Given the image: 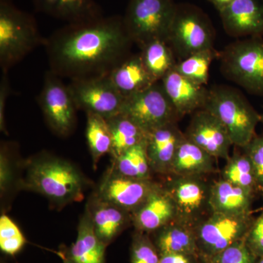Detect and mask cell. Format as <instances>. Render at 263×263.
<instances>
[{
  "instance_id": "obj_1",
  "label": "cell",
  "mask_w": 263,
  "mask_h": 263,
  "mask_svg": "<svg viewBox=\"0 0 263 263\" xmlns=\"http://www.w3.org/2000/svg\"><path fill=\"white\" fill-rule=\"evenodd\" d=\"M133 44L122 15H116L67 24L46 38L44 47L50 70L72 81L110 75Z\"/></svg>"
},
{
  "instance_id": "obj_2",
  "label": "cell",
  "mask_w": 263,
  "mask_h": 263,
  "mask_svg": "<svg viewBox=\"0 0 263 263\" xmlns=\"http://www.w3.org/2000/svg\"><path fill=\"white\" fill-rule=\"evenodd\" d=\"M26 188L42 194L59 205L80 201L84 197V176L68 161L43 155L29 162Z\"/></svg>"
},
{
  "instance_id": "obj_3",
  "label": "cell",
  "mask_w": 263,
  "mask_h": 263,
  "mask_svg": "<svg viewBox=\"0 0 263 263\" xmlns=\"http://www.w3.org/2000/svg\"><path fill=\"white\" fill-rule=\"evenodd\" d=\"M46 38L30 13L19 9L12 0H0V67L3 72L24 60Z\"/></svg>"
},
{
  "instance_id": "obj_4",
  "label": "cell",
  "mask_w": 263,
  "mask_h": 263,
  "mask_svg": "<svg viewBox=\"0 0 263 263\" xmlns=\"http://www.w3.org/2000/svg\"><path fill=\"white\" fill-rule=\"evenodd\" d=\"M203 109L209 110L226 127L233 146L245 148L256 136L255 129L261 122L257 113L243 93L228 85L209 88Z\"/></svg>"
},
{
  "instance_id": "obj_5",
  "label": "cell",
  "mask_w": 263,
  "mask_h": 263,
  "mask_svg": "<svg viewBox=\"0 0 263 263\" xmlns=\"http://www.w3.org/2000/svg\"><path fill=\"white\" fill-rule=\"evenodd\" d=\"M218 59L226 79L249 94L263 98V38H241L230 43Z\"/></svg>"
},
{
  "instance_id": "obj_6",
  "label": "cell",
  "mask_w": 263,
  "mask_h": 263,
  "mask_svg": "<svg viewBox=\"0 0 263 263\" xmlns=\"http://www.w3.org/2000/svg\"><path fill=\"white\" fill-rule=\"evenodd\" d=\"M216 32L209 15L197 6L177 4L167 42L178 61L214 48Z\"/></svg>"
},
{
  "instance_id": "obj_7",
  "label": "cell",
  "mask_w": 263,
  "mask_h": 263,
  "mask_svg": "<svg viewBox=\"0 0 263 263\" xmlns=\"http://www.w3.org/2000/svg\"><path fill=\"white\" fill-rule=\"evenodd\" d=\"M209 176L167 175L162 181L176 205V220L194 230L214 214L211 197L214 180Z\"/></svg>"
},
{
  "instance_id": "obj_8",
  "label": "cell",
  "mask_w": 263,
  "mask_h": 263,
  "mask_svg": "<svg viewBox=\"0 0 263 263\" xmlns=\"http://www.w3.org/2000/svg\"><path fill=\"white\" fill-rule=\"evenodd\" d=\"M176 6L174 0H129L123 22L134 44L167 41Z\"/></svg>"
},
{
  "instance_id": "obj_9",
  "label": "cell",
  "mask_w": 263,
  "mask_h": 263,
  "mask_svg": "<svg viewBox=\"0 0 263 263\" xmlns=\"http://www.w3.org/2000/svg\"><path fill=\"white\" fill-rule=\"evenodd\" d=\"M254 217L214 213L195 228L199 255L212 259L238 240L245 239Z\"/></svg>"
},
{
  "instance_id": "obj_10",
  "label": "cell",
  "mask_w": 263,
  "mask_h": 263,
  "mask_svg": "<svg viewBox=\"0 0 263 263\" xmlns=\"http://www.w3.org/2000/svg\"><path fill=\"white\" fill-rule=\"evenodd\" d=\"M121 113L130 118L146 133L180 120L161 81L126 98Z\"/></svg>"
},
{
  "instance_id": "obj_11",
  "label": "cell",
  "mask_w": 263,
  "mask_h": 263,
  "mask_svg": "<svg viewBox=\"0 0 263 263\" xmlns=\"http://www.w3.org/2000/svg\"><path fill=\"white\" fill-rule=\"evenodd\" d=\"M61 79L50 70L45 73L38 103L51 130L66 137L75 129L76 112L79 110L68 86Z\"/></svg>"
},
{
  "instance_id": "obj_12",
  "label": "cell",
  "mask_w": 263,
  "mask_h": 263,
  "mask_svg": "<svg viewBox=\"0 0 263 263\" xmlns=\"http://www.w3.org/2000/svg\"><path fill=\"white\" fill-rule=\"evenodd\" d=\"M78 110L108 119L120 114L125 98L109 76L78 79L67 85Z\"/></svg>"
},
{
  "instance_id": "obj_13",
  "label": "cell",
  "mask_w": 263,
  "mask_h": 263,
  "mask_svg": "<svg viewBox=\"0 0 263 263\" xmlns=\"http://www.w3.org/2000/svg\"><path fill=\"white\" fill-rule=\"evenodd\" d=\"M159 183L153 179L127 177L112 167L100 183L96 196L132 214L146 201Z\"/></svg>"
},
{
  "instance_id": "obj_14",
  "label": "cell",
  "mask_w": 263,
  "mask_h": 263,
  "mask_svg": "<svg viewBox=\"0 0 263 263\" xmlns=\"http://www.w3.org/2000/svg\"><path fill=\"white\" fill-rule=\"evenodd\" d=\"M193 114L185 137L216 159L228 160L233 144L224 125L205 109Z\"/></svg>"
},
{
  "instance_id": "obj_15",
  "label": "cell",
  "mask_w": 263,
  "mask_h": 263,
  "mask_svg": "<svg viewBox=\"0 0 263 263\" xmlns=\"http://www.w3.org/2000/svg\"><path fill=\"white\" fill-rule=\"evenodd\" d=\"M219 15L230 37H263V0H234Z\"/></svg>"
},
{
  "instance_id": "obj_16",
  "label": "cell",
  "mask_w": 263,
  "mask_h": 263,
  "mask_svg": "<svg viewBox=\"0 0 263 263\" xmlns=\"http://www.w3.org/2000/svg\"><path fill=\"white\" fill-rule=\"evenodd\" d=\"M176 215L174 200L160 182L146 201L132 214V224L137 231L149 235L176 220Z\"/></svg>"
},
{
  "instance_id": "obj_17",
  "label": "cell",
  "mask_w": 263,
  "mask_h": 263,
  "mask_svg": "<svg viewBox=\"0 0 263 263\" xmlns=\"http://www.w3.org/2000/svg\"><path fill=\"white\" fill-rule=\"evenodd\" d=\"M184 138V133L180 129L178 122L148 132L147 154L154 173L163 176L170 174L176 151Z\"/></svg>"
},
{
  "instance_id": "obj_18",
  "label": "cell",
  "mask_w": 263,
  "mask_h": 263,
  "mask_svg": "<svg viewBox=\"0 0 263 263\" xmlns=\"http://www.w3.org/2000/svg\"><path fill=\"white\" fill-rule=\"evenodd\" d=\"M180 119L203 109L209 88L181 76L175 69L160 81Z\"/></svg>"
},
{
  "instance_id": "obj_19",
  "label": "cell",
  "mask_w": 263,
  "mask_h": 263,
  "mask_svg": "<svg viewBox=\"0 0 263 263\" xmlns=\"http://www.w3.org/2000/svg\"><path fill=\"white\" fill-rule=\"evenodd\" d=\"M86 209L95 231L101 241L108 246L132 224V214L121 208L95 196Z\"/></svg>"
},
{
  "instance_id": "obj_20",
  "label": "cell",
  "mask_w": 263,
  "mask_h": 263,
  "mask_svg": "<svg viewBox=\"0 0 263 263\" xmlns=\"http://www.w3.org/2000/svg\"><path fill=\"white\" fill-rule=\"evenodd\" d=\"M40 13L65 21L67 24L89 22L103 16L95 0H30Z\"/></svg>"
},
{
  "instance_id": "obj_21",
  "label": "cell",
  "mask_w": 263,
  "mask_h": 263,
  "mask_svg": "<svg viewBox=\"0 0 263 263\" xmlns=\"http://www.w3.org/2000/svg\"><path fill=\"white\" fill-rule=\"evenodd\" d=\"M257 194L221 179L214 180L211 202L214 213L228 215L252 214V204Z\"/></svg>"
},
{
  "instance_id": "obj_22",
  "label": "cell",
  "mask_w": 263,
  "mask_h": 263,
  "mask_svg": "<svg viewBox=\"0 0 263 263\" xmlns=\"http://www.w3.org/2000/svg\"><path fill=\"white\" fill-rule=\"evenodd\" d=\"M108 76L124 98L148 89L157 83L146 70L140 53H131Z\"/></svg>"
},
{
  "instance_id": "obj_23",
  "label": "cell",
  "mask_w": 263,
  "mask_h": 263,
  "mask_svg": "<svg viewBox=\"0 0 263 263\" xmlns=\"http://www.w3.org/2000/svg\"><path fill=\"white\" fill-rule=\"evenodd\" d=\"M149 235L160 255L171 253L199 255L195 230L177 220L171 221Z\"/></svg>"
},
{
  "instance_id": "obj_24",
  "label": "cell",
  "mask_w": 263,
  "mask_h": 263,
  "mask_svg": "<svg viewBox=\"0 0 263 263\" xmlns=\"http://www.w3.org/2000/svg\"><path fill=\"white\" fill-rule=\"evenodd\" d=\"M215 157L185 137L176 151L169 175L186 176L217 172Z\"/></svg>"
},
{
  "instance_id": "obj_25",
  "label": "cell",
  "mask_w": 263,
  "mask_h": 263,
  "mask_svg": "<svg viewBox=\"0 0 263 263\" xmlns=\"http://www.w3.org/2000/svg\"><path fill=\"white\" fill-rule=\"evenodd\" d=\"M106 247L95 233L91 216L86 209L79 223L76 242L66 254L76 263H105Z\"/></svg>"
},
{
  "instance_id": "obj_26",
  "label": "cell",
  "mask_w": 263,
  "mask_h": 263,
  "mask_svg": "<svg viewBox=\"0 0 263 263\" xmlns=\"http://www.w3.org/2000/svg\"><path fill=\"white\" fill-rule=\"evenodd\" d=\"M107 121L111 134L110 154L114 160L126 151L146 141L148 133L124 114H117Z\"/></svg>"
},
{
  "instance_id": "obj_27",
  "label": "cell",
  "mask_w": 263,
  "mask_h": 263,
  "mask_svg": "<svg viewBox=\"0 0 263 263\" xmlns=\"http://www.w3.org/2000/svg\"><path fill=\"white\" fill-rule=\"evenodd\" d=\"M142 60L152 79L158 82L172 70L177 63L172 48L167 41H152L141 48Z\"/></svg>"
},
{
  "instance_id": "obj_28",
  "label": "cell",
  "mask_w": 263,
  "mask_h": 263,
  "mask_svg": "<svg viewBox=\"0 0 263 263\" xmlns=\"http://www.w3.org/2000/svg\"><path fill=\"white\" fill-rule=\"evenodd\" d=\"M114 160L113 168L119 174L133 179H152V171L148 154L146 141L133 146Z\"/></svg>"
},
{
  "instance_id": "obj_29",
  "label": "cell",
  "mask_w": 263,
  "mask_h": 263,
  "mask_svg": "<svg viewBox=\"0 0 263 263\" xmlns=\"http://www.w3.org/2000/svg\"><path fill=\"white\" fill-rule=\"evenodd\" d=\"M219 178L237 186L252 190L258 195L252 161L243 149L242 152L235 151L233 155L230 156L226 160V165L221 170Z\"/></svg>"
},
{
  "instance_id": "obj_30",
  "label": "cell",
  "mask_w": 263,
  "mask_h": 263,
  "mask_svg": "<svg viewBox=\"0 0 263 263\" xmlns=\"http://www.w3.org/2000/svg\"><path fill=\"white\" fill-rule=\"evenodd\" d=\"M86 114V138L95 164L110 153L112 140L108 121L97 114Z\"/></svg>"
},
{
  "instance_id": "obj_31",
  "label": "cell",
  "mask_w": 263,
  "mask_h": 263,
  "mask_svg": "<svg viewBox=\"0 0 263 263\" xmlns=\"http://www.w3.org/2000/svg\"><path fill=\"white\" fill-rule=\"evenodd\" d=\"M218 57L219 52L214 48L204 50L178 61L174 69L186 79L205 86L209 82L211 65L213 60Z\"/></svg>"
},
{
  "instance_id": "obj_32",
  "label": "cell",
  "mask_w": 263,
  "mask_h": 263,
  "mask_svg": "<svg viewBox=\"0 0 263 263\" xmlns=\"http://www.w3.org/2000/svg\"><path fill=\"white\" fill-rule=\"evenodd\" d=\"M27 240L14 221L7 215L0 217V249L3 253L14 256L25 245Z\"/></svg>"
},
{
  "instance_id": "obj_33",
  "label": "cell",
  "mask_w": 263,
  "mask_h": 263,
  "mask_svg": "<svg viewBox=\"0 0 263 263\" xmlns=\"http://www.w3.org/2000/svg\"><path fill=\"white\" fill-rule=\"evenodd\" d=\"M130 263H160V255L150 235L135 231L130 249Z\"/></svg>"
},
{
  "instance_id": "obj_34",
  "label": "cell",
  "mask_w": 263,
  "mask_h": 263,
  "mask_svg": "<svg viewBox=\"0 0 263 263\" xmlns=\"http://www.w3.org/2000/svg\"><path fill=\"white\" fill-rule=\"evenodd\" d=\"M257 258L243 239L221 251L210 261L212 263H255Z\"/></svg>"
},
{
  "instance_id": "obj_35",
  "label": "cell",
  "mask_w": 263,
  "mask_h": 263,
  "mask_svg": "<svg viewBox=\"0 0 263 263\" xmlns=\"http://www.w3.org/2000/svg\"><path fill=\"white\" fill-rule=\"evenodd\" d=\"M252 161L257 183V193L263 197V135H256L250 143L242 148Z\"/></svg>"
},
{
  "instance_id": "obj_36",
  "label": "cell",
  "mask_w": 263,
  "mask_h": 263,
  "mask_svg": "<svg viewBox=\"0 0 263 263\" xmlns=\"http://www.w3.org/2000/svg\"><path fill=\"white\" fill-rule=\"evenodd\" d=\"M245 240L256 257L263 256V208L260 214L254 218Z\"/></svg>"
},
{
  "instance_id": "obj_37",
  "label": "cell",
  "mask_w": 263,
  "mask_h": 263,
  "mask_svg": "<svg viewBox=\"0 0 263 263\" xmlns=\"http://www.w3.org/2000/svg\"><path fill=\"white\" fill-rule=\"evenodd\" d=\"M8 73L3 72L0 82V129L5 133H7L5 119V106L7 100L13 92Z\"/></svg>"
},
{
  "instance_id": "obj_38",
  "label": "cell",
  "mask_w": 263,
  "mask_h": 263,
  "mask_svg": "<svg viewBox=\"0 0 263 263\" xmlns=\"http://www.w3.org/2000/svg\"><path fill=\"white\" fill-rule=\"evenodd\" d=\"M201 257L195 254H164L160 255V263H200Z\"/></svg>"
},
{
  "instance_id": "obj_39",
  "label": "cell",
  "mask_w": 263,
  "mask_h": 263,
  "mask_svg": "<svg viewBox=\"0 0 263 263\" xmlns=\"http://www.w3.org/2000/svg\"><path fill=\"white\" fill-rule=\"evenodd\" d=\"M214 8L220 13L223 10L226 9L227 7L229 6L234 0H209Z\"/></svg>"
},
{
  "instance_id": "obj_40",
  "label": "cell",
  "mask_w": 263,
  "mask_h": 263,
  "mask_svg": "<svg viewBox=\"0 0 263 263\" xmlns=\"http://www.w3.org/2000/svg\"><path fill=\"white\" fill-rule=\"evenodd\" d=\"M60 256H61L62 260H63V263H76L67 256L66 252H60Z\"/></svg>"
},
{
  "instance_id": "obj_41",
  "label": "cell",
  "mask_w": 263,
  "mask_h": 263,
  "mask_svg": "<svg viewBox=\"0 0 263 263\" xmlns=\"http://www.w3.org/2000/svg\"><path fill=\"white\" fill-rule=\"evenodd\" d=\"M200 263H212V261L209 260V259L202 258L200 259Z\"/></svg>"
},
{
  "instance_id": "obj_42",
  "label": "cell",
  "mask_w": 263,
  "mask_h": 263,
  "mask_svg": "<svg viewBox=\"0 0 263 263\" xmlns=\"http://www.w3.org/2000/svg\"><path fill=\"white\" fill-rule=\"evenodd\" d=\"M255 263H263V256H261V257H257V260H256Z\"/></svg>"
},
{
  "instance_id": "obj_43",
  "label": "cell",
  "mask_w": 263,
  "mask_h": 263,
  "mask_svg": "<svg viewBox=\"0 0 263 263\" xmlns=\"http://www.w3.org/2000/svg\"><path fill=\"white\" fill-rule=\"evenodd\" d=\"M261 122L263 123V114L261 115Z\"/></svg>"
}]
</instances>
